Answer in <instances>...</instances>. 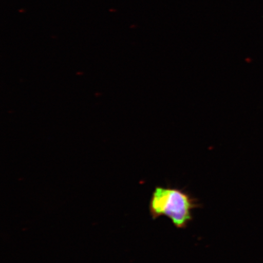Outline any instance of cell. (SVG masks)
Returning a JSON list of instances; mask_svg holds the SVG:
<instances>
[{"instance_id": "cell-1", "label": "cell", "mask_w": 263, "mask_h": 263, "mask_svg": "<svg viewBox=\"0 0 263 263\" xmlns=\"http://www.w3.org/2000/svg\"><path fill=\"white\" fill-rule=\"evenodd\" d=\"M200 203L190 193L172 186H156L150 200L149 209L153 219L166 216L177 229L187 228L193 219V211Z\"/></svg>"}]
</instances>
